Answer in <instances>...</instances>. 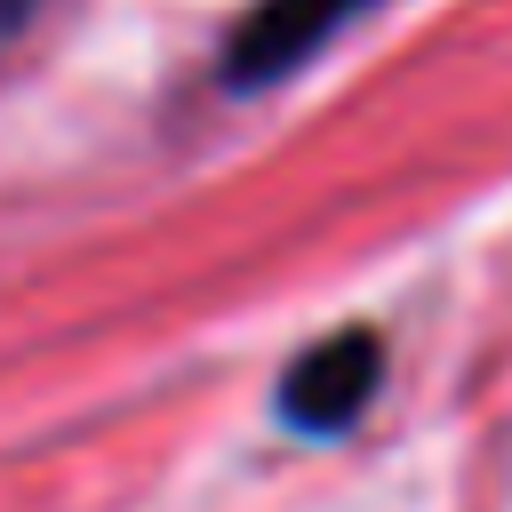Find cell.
I'll return each instance as SVG.
<instances>
[{
	"label": "cell",
	"mask_w": 512,
	"mask_h": 512,
	"mask_svg": "<svg viewBox=\"0 0 512 512\" xmlns=\"http://www.w3.org/2000/svg\"><path fill=\"white\" fill-rule=\"evenodd\" d=\"M384 384V336L376 328H336L320 344H304L280 368V424L304 440H328L344 424H360V408Z\"/></svg>",
	"instance_id": "cell-1"
},
{
	"label": "cell",
	"mask_w": 512,
	"mask_h": 512,
	"mask_svg": "<svg viewBox=\"0 0 512 512\" xmlns=\"http://www.w3.org/2000/svg\"><path fill=\"white\" fill-rule=\"evenodd\" d=\"M376 0H256L232 40H224V80L232 88H264V80H288L296 64H312L344 24H360Z\"/></svg>",
	"instance_id": "cell-2"
},
{
	"label": "cell",
	"mask_w": 512,
	"mask_h": 512,
	"mask_svg": "<svg viewBox=\"0 0 512 512\" xmlns=\"http://www.w3.org/2000/svg\"><path fill=\"white\" fill-rule=\"evenodd\" d=\"M32 8H40V0H0V40H16V32H24V16H32Z\"/></svg>",
	"instance_id": "cell-3"
}]
</instances>
